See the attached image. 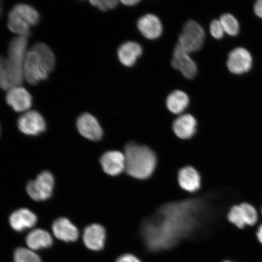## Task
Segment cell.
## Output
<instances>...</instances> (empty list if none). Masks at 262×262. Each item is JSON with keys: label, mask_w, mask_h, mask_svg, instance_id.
Listing matches in <instances>:
<instances>
[{"label": "cell", "mask_w": 262, "mask_h": 262, "mask_svg": "<svg viewBox=\"0 0 262 262\" xmlns=\"http://www.w3.org/2000/svg\"><path fill=\"white\" fill-rule=\"evenodd\" d=\"M90 3L101 11L106 12L108 10L116 8L119 5V2L117 0H93L90 1Z\"/></svg>", "instance_id": "cell-28"}, {"label": "cell", "mask_w": 262, "mask_h": 262, "mask_svg": "<svg viewBox=\"0 0 262 262\" xmlns=\"http://www.w3.org/2000/svg\"><path fill=\"white\" fill-rule=\"evenodd\" d=\"M77 126L81 135L88 140L97 142L102 139V127L93 115L88 113L81 114L78 118Z\"/></svg>", "instance_id": "cell-12"}, {"label": "cell", "mask_w": 262, "mask_h": 262, "mask_svg": "<svg viewBox=\"0 0 262 262\" xmlns=\"http://www.w3.org/2000/svg\"><path fill=\"white\" fill-rule=\"evenodd\" d=\"M52 231L59 240L67 242L76 241L79 235L78 229L66 218H59L53 223Z\"/></svg>", "instance_id": "cell-20"}, {"label": "cell", "mask_w": 262, "mask_h": 262, "mask_svg": "<svg viewBox=\"0 0 262 262\" xmlns=\"http://www.w3.org/2000/svg\"><path fill=\"white\" fill-rule=\"evenodd\" d=\"M17 125L21 133L28 136H37L47 128L44 118L35 111L23 114L18 120Z\"/></svg>", "instance_id": "cell-10"}, {"label": "cell", "mask_w": 262, "mask_h": 262, "mask_svg": "<svg viewBox=\"0 0 262 262\" xmlns=\"http://www.w3.org/2000/svg\"><path fill=\"white\" fill-rule=\"evenodd\" d=\"M205 39V32L202 26L194 20H189L183 26L177 44L190 54L202 49Z\"/></svg>", "instance_id": "cell-5"}, {"label": "cell", "mask_w": 262, "mask_h": 262, "mask_svg": "<svg viewBox=\"0 0 262 262\" xmlns=\"http://www.w3.org/2000/svg\"><path fill=\"white\" fill-rule=\"evenodd\" d=\"M2 14V5L0 4V15H1Z\"/></svg>", "instance_id": "cell-35"}, {"label": "cell", "mask_w": 262, "mask_h": 262, "mask_svg": "<svg viewBox=\"0 0 262 262\" xmlns=\"http://www.w3.org/2000/svg\"><path fill=\"white\" fill-rule=\"evenodd\" d=\"M219 20L226 34L231 36L237 35L238 34L240 27L237 18L234 15L229 14L222 15Z\"/></svg>", "instance_id": "cell-25"}, {"label": "cell", "mask_w": 262, "mask_h": 262, "mask_svg": "<svg viewBox=\"0 0 262 262\" xmlns=\"http://www.w3.org/2000/svg\"><path fill=\"white\" fill-rule=\"evenodd\" d=\"M238 205L246 227H254L257 226L259 221V212L256 208L248 202L241 203Z\"/></svg>", "instance_id": "cell-23"}, {"label": "cell", "mask_w": 262, "mask_h": 262, "mask_svg": "<svg viewBox=\"0 0 262 262\" xmlns=\"http://www.w3.org/2000/svg\"><path fill=\"white\" fill-rule=\"evenodd\" d=\"M49 72L37 53L32 49L27 52L24 64V77L29 84L35 85L47 79Z\"/></svg>", "instance_id": "cell-7"}, {"label": "cell", "mask_w": 262, "mask_h": 262, "mask_svg": "<svg viewBox=\"0 0 262 262\" xmlns=\"http://www.w3.org/2000/svg\"><path fill=\"white\" fill-rule=\"evenodd\" d=\"M253 58L250 52L243 48H237L228 55L227 67L232 74H242L251 70Z\"/></svg>", "instance_id": "cell-11"}, {"label": "cell", "mask_w": 262, "mask_h": 262, "mask_svg": "<svg viewBox=\"0 0 262 262\" xmlns=\"http://www.w3.org/2000/svg\"><path fill=\"white\" fill-rule=\"evenodd\" d=\"M256 237L258 243L262 246V222L257 225Z\"/></svg>", "instance_id": "cell-32"}, {"label": "cell", "mask_w": 262, "mask_h": 262, "mask_svg": "<svg viewBox=\"0 0 262 262\" xmlns=\"http://www.w3.org/2000/svg\"><path fill=\"white\" fill-rule=\"evenodd\" d=\"M198 122L191 114H181L173 121L172 132L177 138L188 140L194 137L196 133Z\"/></svg>", "instance_id": "cell-13"}, {"label": "cell", "mask_w": 262, "mask_h": 262, "mask_svg": "<svg viewBox=\"0 0 262 262\" xmlns=\"http://www.w3.org/2000/svg\"><path fill=\"white\" fill-rule=\"evenodd\" d=\"M209 30H210L212 37L217 40H220L225 34L219 19H214L211 23L210 26H209Z\"/></svg>", "instance_id": "cell-29"}, {"label": "cell", "mask_w": 262, "mask_h": 262, "mask_svg": "<svg viewBox=\"0 0 262 262\" xmlns=\"http://www.w3.org/2000/svg\"><path fill=\"white\" fill-rule=\"evenodd\" d=\"M54 178L50 172H42L34 180L29 182L26 191L35 201H43L51 198L53 192Z\"/></svg>", "instance_id": "cell-6"}, {"label": "cell", "mask_w": 262, "mask_h": 262, "mask_svg": "<svg viewBox=\"0 0 262 262\" xmlns=\"http://www.w3.org/2000/svg\"><path fill=\"white\" fill-rule=\"evenodd\" d=\"M6 102L16 112H25L31 107L32 98L25 88L15 86L10 89L6 95Z\"/></svg>", "instance_id": "cell-17"}, {"label": "cell", "mask_w": 262, "mask_h": 262, "mask_svg": "<svg viewBox=\"0 0 262 262\" xmlns=\"http://www.w3.org/2000/svg\"><path fill=\"white\" fill-rule=\"evenodd\" d=\"M137 26L140 34L147 40H156L162 34V22L156 15L149 14L141 16Z\"/></svg>", "instance_id": "cell-15"}, {"label": "cell", "mask_w": 262, "mask_h": 262, "mask_svg": "<svg viewBox=\"0 0 262 262\" xmlns=\"http://www.w3.org/2000/svg\"><path fill=\"white\" fill-rule=\"evenodd\" d=\"M8 28L9 30L18 36L31 34L30 29L38 24L40 15L32 6L19 4L14 6L9 14Z\"/></svg>", "instance_id": "cell-4"}, {"label": "cell", "mask_w": 262, "mask_h": 262, "mask_svg": "<svg viewBox=\"0 0 262 262\" xmlns=\"http://www.w3.org/2000/svg\"><path fill=\"white\" fill-rule=\"evenodd\" d=\"M142 53V48L138 42L129 41L120 46L118 49L117 56L121 63L130 68L136 63Z\"/></svg>", "instance_id": "cell-18"}, {"label": "cell", "mask_w": 262, "mask_h": 262, "mask_svg": "<svg viewBox=\"0 0 262 262\" xmlns=\"http://www.w3.org/2000/svg\"><path fill=\"white\" fill-rule=\"evenodd\" d=\"M123 5L127 6H135L140 2V0H123L121 1Z\"/></svg>", "instance_id": "cell-33"}, {"label": "cell", "mask_w": 262, "mask_h": 262, "mask_svg": "<svg viewBox=\"0 0 262 262\" xmlns=\"http://www.w3.org/2000/svg\"><path fill=\"white\" fill-rule=\"evenodd\" d=\"M189 104L188 94L182 91L172 92L166 98V104L168 110L173 114L181 115Z\"/></svg>", "instance_id": "cell-22"}, {"label": "cell", "mask_w": 262, "mask_h": 262, "mask_svg": "<svg viewBox=\"0 0 262 262\" xmlns=\"http://www.w3.org/2000/svg\"><path fill=\"white\" fill-rule=\"evenodd\" d=\"M31 49L37 52L38 54L40 55L49 73L54 70L55 64V55L53 52L47 45L38 42V43L33 46Z\"/></svg>", "instance_id": "cell-24"}, {"label": "cell", "mask_w": 262, "mask_h": 262, "mask_svg": "<svg viewBox=\"0 0 262 262\" xmlns=\"http://www.w3.org/2000/svg\"><path fill=\"white\" fill-rule=\"evenodd\" d=\"M14 262H42L41 258L30 249L18 248L14 253Z\"/></svg>", "instance_id": "cell-27"}, {"label": "cell", "mask_w": 262, "mask_h": 262, "mask_svg": "<svg viewBox=\"0 0 262 262\" xmlns=\"http://www.w3.org/2000/svg\"><path fill=\"white\" fill-rule=\"evenodd\" d=\"M178 179L180 188L188 194H194L201 189V174L192 166H187L180 169Z\"/></svg>", "instance_id": "cell-14"}, {"label": "cell", "mask_w": 262, "mask_h": 262, "mask_svg": "<svg viewBox=\"0 0 262 262\" xmlns=\"http://www.w3.org/2000/svg\"><path fill=\"white\" fill-rule=\"evenodd\" d=\"M254 9L255 15L262 18V0H258L255 3Z\"/></svg>", "instance_id": "cell-31"}, {"label": "cell", "mask_w": 262, "mask_h": 262, "mask_svg": "<svg viewBox=\"0 0 262 262\" xmlns=\"http://www.w3.org/2000/svg\"><path fill=\"white\" fill-rule=\"evenodd\" d=\"M259 222H262V206L259 213Z\"/></svg>", "instance_id": "cell-34"}, {"label": "cell", "mask_w": 262, "mask_h": 262, "mask_svg": "<svg viewBox=\"0 0 262 262\" xmlns=\"http://www.w3.org/2000/svg\"><path fill=\"white\" fill-rule=\"evenodd\" d=\"M100 163L104 172L111 177L119 176L125 171V157L120 150H110L104 152Z\"/></svg>", "instance_id": "cell-9"}, {"label": "cell", "mask_w": 262, "mask_h": 262, "mask_svg": "<svg viewBox=\"0 0 262 262\" xmlns=\"http://www.w3.org/2000/svg\"><path fill=\"white\" fill-rule=\"evenodd\" d=\"M198 194L167 203L144 219L138 234L144 252L171 250L202 230L210 219L211 209L204 195Z\"/></svg>", "instance_id": "cell-1"}, {"label": "cell", "mask_w": 262, "mask_h": 262, "mask_svg": "<svg viewBox=\"0 0 262 262\" xmlns=\"http://www.w3.org/2000/svg\"><path fill=\"white\" fill-rule=\"evenodd\" d=\"M28 37L18 36L13 38L9 43L7 60L13 87L19 86L24 81Z\"/></svg>", "instance_id": "cell-3"}, {"label": "cell", "mask_w": 262, "mask_h": 262, "mask_svg": "<svg viewBox=\"0 0 262 262\" xmlns=\"http://www.w3.org/2000/svg\"><path fill=\"white\" fill-rule=\"evenodd\" d=\"M125 157V172L134 179H149L155 172L157 164L156 154L149 147L129 142L123 150Z\"/></svg>", "instance_id": "cell-2"}, {"label": "cell", "mask_w": 262, "mask_h": 262, "mask_svg": "<svg viewBox=\"0 0 262 262\" xmlns=\"http://www.w3.org/2000/svg\"><path fill=\"white\" fill-rule=\"evenodd\" d=\"M171 65L188 79L194 78L198 74V68L188 52L183 50L177 44L173 49Z\"/></svg>", "instance_id": "cell-8"}, {"label": "cell", "mask_w": 262, "mask_h": 262, "mask_svg": "<svg viewBox=\"0 0 262 262\" xmlns=\"http://www.w3.org/2000/svg\"><path fill=\"white\" fill-rule=\"evenodd\" d=\"M26 242L29 249L34 251L51 247L53 241L49 232L42 229H36L27 235Z\"/></svg>", "instance_id": "cell-21"}, {"label": "cell", "mask_w": 262, "mask_h": 262, "mask_svg": "<svg viewBox=\"0 0 262 262\" xmlns=\"http://www.w3.org/2000/svg\"><path fill=\"white\" fill-rule=\"evenodd\" d=\"M106 231L102 225L94 224L84 229L83 242L85 246L94 251L102 250L105 246Z\"/></svg>", "instance_id": "cell-16"}, {"label": "cell", "mask_w": 262, "mask_h": 262, "mask_svg": "<svg viewBox=\"0 0 262 262\" xmlns=\"http://www.w3.org/2000/svg\"><path fill=\"white\" fill-rule=\"evenodd\" d=\"M223 262H232V261L227 260V261H223Z\"/></svg>", "instance_id": "cell-36"}, {"label": "cell", "mask_w": 262, "mask_h": 262, "mask_svg": "<svg viewBox=\"0 0 262 262\" xmlns=\"http://www.w3.org/2000/svg\"><path fill=\"white\" fill-rule=\"evenodd\" d=\"M37 222V216L26 208L17 209L13 212L9 217L10 225L16 231H22L26 229L32 228Z\"/></svg>", "instance_id": "cell-19"}, {"label": "cell", "mask_w": 262, "mask_h": 262, "mask_svg": "<svg viewBox=\"0 0 262 262\" xmlns=\"http://www.w3.org/2000/svg\"><path fill=\"white\" fill-rule=\"evenodd\" d=\"M0 88L9 90L13 88L7 58L0 55Z\"/></svg>", "instance_id": "cell-26"}, {"label": "cell", "mask_w": 262, "mask_h": 262, "mask_svg": "<svg viewBox=\"0 0 262 262\" xmlns=\"http://www.w3.org/2000/svg\"><path fill=\"white\" fill-rule=\"evenodd\" d=\"M116 262H142V261L135 255L126 253L118 257Z\"/></svg>", "instance_id": "cell-30"}]
</instances>
